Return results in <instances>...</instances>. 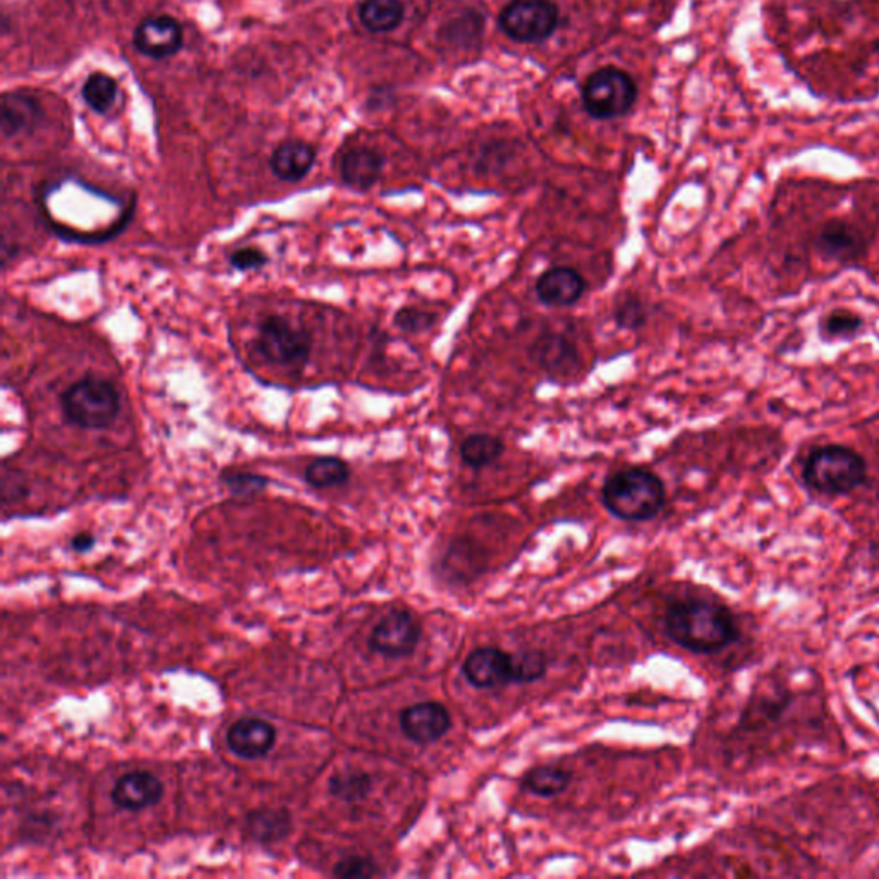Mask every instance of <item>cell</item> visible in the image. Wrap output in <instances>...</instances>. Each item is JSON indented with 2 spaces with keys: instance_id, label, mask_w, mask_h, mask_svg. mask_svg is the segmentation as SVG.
Segmentation results:
<instances>
[{
  "instance_id": "7",
  "label": "cell",
  "mask_w": 879,
  "mask_h": 879,
  "mask_svg": "<svg viewBox=\"0 0 879 879\" xmlns=\"http://www.w3.org/2000/svg\"><path fill=\"white\" fill-rule=\"evenodd\" d=\"M559 26V8L551 0H513L501 14L502 32L520 44L550 39Z\"/></svg>"
},
{
  "instance_id": "19",
  "label": "cell",
  "mask_w": 879,
  "mask_h": 879,
  "mask_svg": "<svg viewBox=\"0 0 879 879\" xmlns=\"http://www.w3.org/2000/svg\"><path fill=\"white\" fill-rule=\"evenodd\" d=\"M42 119V107L23 94H4L0 106V131L6 140L32 131Z\"/></svg>"
},
{
  "instance_id": "31",
  "label": "cell",
  "mask_w": 879,
  "mask_h": 879,
  "mask_svg": "<svg viewBox=\"0 0 879 879\" xmlns=\"http://www.w3.org/2000/svg\"><path fill=\"white\" fill-rule=\"evenodd\" d=\"M222 483L229 492L238 496H253L262 493L268 485V477L246 471H226Z\"/></svg>"
},
{
  "instance_id": "3",
  "label": "cell",
  "mask_w": 879,
  "mask_h": 879,
  "mask_svg": "<svg viewBox=\"0 0 879 879\" xmlns=\"http://www.w3.org/2000/svg\"><path fill=\"white\" fill-rule=\"evenodd\" d=\"M802 480L821 495H848L868 481V462L853 447L820 446L805 458Z\"/></svg>"
},
{
  "instance_id": "8",
  "label": "cell",
  "mask_w": 879,
  "mask_h": 879,
  "mask_svg": "<svg viewBox=\"0 0 879 879\" xmlns=\"http://www.w3.org/2000/svg\"><path fill=\"white\" fill-rule=\"evenodd\" d=\"M421 639V624L407 609H394L378 622L370 636V648L387 658L409 657Z\"/></svg>"
},
{
  "instance_id": "35",
  "label": "cell",
  "mask_w": 879,
  "mask_h": 879,
  "mask_svg": "<svg viewBox=\"0 0 879 879\" xmlns=\"http://www.w3.org/2000/svg\"><path fill=\"white\" fill-rule=\"evenodd\" d=\"M94 545L95 538L94 535H90V532H79V535H76L75 538H73V541H70V547H73V550L75 551L91 550Z\"/></svg>"
},
{
  "instance_id": "30",
  "label": "cell",
  "mask_w": 879,
  "mask_h": 879,
  "mask_svg": "<svg viewBox=\"0 0 879 879\" xmlns=\"http://www.w3.org/2000/svg\"><path fill=\"white\" fill-rule=\"evenodd\" d=\"M437 317L418 306H404L394 315V325L406 336H419L433 329Z\"/></svg>"
},
{
  "instance_id": "22",
  "label": "cell",
  "mask_w": 879,
  "mask_h": 879,
  "mask_svg": "<svg viewBox=\"0 0 879 879\" xmlns=\"http://www.w3.org/2000/svg\"><path fill=\"white\" fill-rule=\"evenodd\" d=\"M505 443L490 433H476L461 443V459L471 470H483L504 455Z\"/></svg>"
},
{
  "instance_id": "16",
  "label": "cell",
  "mask_w": 879,
  "mask_h": 879,
  "mask_svg": "<svg viewBox=\"0 0 879 879\" xmlns=\"http://www.w3.org/2000/svg\"><path fill=\"white\" fill-rule=\"evenodd\" d=\"M164 795V785L157 777L146 771H136L119 778L112 790V801L121 810L141 811L158 804Z\"/></svg>"
},
{
  "instance_id": "17",
  "label": "cell",
  "mask_w": 879,
  "mask_h": 879,
  "mask_svg": "<svg viewBox=\"0 0 879 879\" xmlns=\"http://www.w3.org/2000/svg\"><path fill=\"white\" fill-rule=\"evenodd\" d=\"M385 158L375 150L358 146L340 158V177L349 188L367 191L378 183L384 173Z\"/></svg>"
},
{
  "instance_id": "21",
  "label": "cell",
  "mask_w": 879,
  "mask_h": 879,
  "mask_svg": "<svg viewBox=\"0 0 879 879\" xmlns=\"http://www.w3.org/2000/svg\"><path fill=\"white\" fill-rule=\"evenodd\" d=\"M248 833L262 844L278 842L290 832V816L286 810H259L246 817Z\"/></svg>"
},
{
  "instance_id": "13",
  "label": "cell",
  "mask_w": 879,
  "mask_h": 879,
  "mask_svg": "<svg viewBox=\"0 0 879 879\" xmlns=\"http://www.w3.org/2000/svg\"><path fill=\"white\" fill-rule=\"evenodd\" d=\"M400 728L410 743L430 746L446 737L452 727V716L443 704L427 701L413 704L400 713Z\"/></svg>"
},
{
  "instance_id": "12",
  "label": "cell",
  "mask_w": 879,
  "mask_h": 879,
  "mask_svg": "<svg viewBox=\"0 0 879 879\" xmlns=\"http://www.w3.org/2000/svg\"><path fill=\"white\" fill-rule=\"evenodd\" d=\"M462 675L476 689H498L513 684V657L493 646L471 651L462 663Z\"/></svg>"
},
{
  "instance_id": "9",
  "label": "cell",
  "mask_w": 879,
  "mask_h": 879,
  "mask_svg": "<svg viewBox=\"0 0 879 879\" xmlns=\"http://www.w3.org/2000/svg\"><path fill=\"white\" fill-rule=\"evenodd\" d=\"M813 250L826 262L850 265L866 254V235L848 220H826L814 234Z\"/></svg>"
},
{
  "instance_id": "24",
  "label": "cell",
  "mask_w": 879,
  "mask_h": 879,
  "mask_svg": "<svg viewBox=\"0 0 879 879\" xmlns=\"http://www.w3.org/2000/svg\"><path fill=\"white\" fill-rule=\"evenodd\" d=\"M571 771L560 767H538L524 774L523 789L535 793L538 798H556L571 783Z\"/></svg>"
},
{
  "instance_id": "23",
  "label": "cell",
  "mask_w": 879,
  "mask_h": 879,
  "mask_svg": "<svg viewBox=\"0 0 879 879\" xmlns=\"http://www.w3.org/2000/svg\"><path fill=\"white\" fill-rule=\"evenodd\" d=\"M351 477L348 462L333 455H321L306 468L305 480L314 488H336L348 483Z\"/></svg>"
},
{
  "instance_id": "29",
  "label": "cell",
  "mask_w": 879,
  "mask_h": 879,
  "mask_svg": "<svg viewBox=\"0 0 879 879\" xmlns=\"http://www.w3.org/2000/svg\"><path fill=\"white\" fill-rule=\"evenodd\" d=\"M614 320L618 329L636 332V330L642 329L648 321V309L639 297H622L615 306Z\"/></svg>"
},
{
  "instance_id": "33",
  "label": "cell",
  "mask_w": 879,
  "mask_h": 879,
  "mask_svg": "<svg viewBox=\"0 0 879 879\" xmlns=\"http://www.w3.org/2000/svg\"><path fill=\"white\" fill-rule=\"evenodd\" d=\"M333 875L337 878H373V876H378V866L373 862L372 859H366V857L360 856H352L348 857V859L340 860L339 864L336 866V871Z\"/></svg>"
},
{
  "instance_id": "2",
  "label": "cell",
  "mask_w": 879,
  "mask_h": 879,
  "mask_svg": "<svg viewBox=\"0 0 879 879\" xmlns=\"http://www.w3.org/2000/svg\"><path fill=\"white\" fill-rule=\"evenodd\" d=\"M667 492L663 481L648 470L629 468L606 477L602 502L612 516L627 523H645L660 514Z\"/></svg>"
},
{
  "instance_id": "6",
  "label": "cell",
  "mask_w": 879,
  "mask_h": 879,
  "mask_svg": "<svg viewBox=\"0 0 879 879\" xmlns=\"http://www.w3.org/2000/svg\"><path fill=\"white\" fill-rule=\"evenodd\" d=\"M256 351L277 366L303 367L314 351V337L287 318L271 315L259 325Z\"/></svg>"
},
{
  "instance_id": "4",
  "label": "cell",
  "mask_w": 879,
  "mask_h": 879,
  "mask_svg": "<svg viewBox=\"0 0 879 879\" xmlns=\"http://www.w3.org/2000/svg\"><path fill=\"white\" fill-rule=\"evenodd\" d=\"M66 421L81 430H107L121 410V395L109 380L87 375L61 395Z\"/></svg>"
},
{
  "instance_id": "34",
  "label": "cell",
  "mask_w": 879,
  "mask_h": 879,
  "mask_svg": "<svg viewBox=\"0 0 879 879\" xmlns=\"http://www.w3.org/2000/svg\"><path fill=\"white\" fill-rule=\"evenodd\" d=\"M229 262L239 272L260 271L268 263V256H266L265 251L259 250V248L246 246L235 250L229 256Z\"/></svg>"
},
{
  "instance_id": "26",
  "label": "cell",
  "mask_w": 879,
  "mask_h": 879,
  "mask_svg": "<svg viewBox=\"0 0 879 879\" xmlns=\"http://www.w3.org/2000/svg\"><path fill=\"white\" fill-rule=\"evenodd\" d=\"M864 320L853 309H833L820 323L821 336L829 339H850L862 330Z\"/></svg>"
},
{
  "instance_id": "28",
  "label": "cell",
  "mask_w": 879,
  "mask_h": 879,
  "mask_svg": "<svg viewBox=\"0 0 879 879\" xmlns=\"http://www.w3.org/2000/svg\"><path fill=\"white\" fill-rule=\"evenodd\" d=\"M547 673V657L541 651H523L513 657V684H531Z\"/></svg>"
},
{
  "instance_id": "1",
  "label": "cell",
  "mask_w": 879,
  "mask_h": 879,
  "mask_svg": "<svg viewBox=\"0 0 879 879\" xmlns=\"http://www.w3.org/2000/svg\"><path fill=\"white\" fill-rule=\"evenodd\" d=\"M664 630L680 648L701 655L718 653L739 639V626L730 609L700 598L670 605Z\"/></svg>"
},
{
  "instance_id": "10",
  "label": "cell",
  "mask_w": 879,
  "mask_h": 879,
  "mask_svg": "<svg viewBox=\"0 0 879 879\" xmlns=\"http://www.w3.org/2000/svg\"><path fill=\"white\" fill-rule=\"evenodd\" d=\"M529 358L550 378H571L581 367L578 345L562 333H541L529 348Z\"/></svg>"
},
{
  "instance_id": "5",
  "label": "cell",
  "mask_w": 879,
  "mask_h": 879,
  "mask_svg": "<svg viewBox=\"0 0 879 879\" xmlns=\"http://www.w3.org/2000/svg\"><path fill=\"white\" fill-rule=\"evenodd\" d=\"M637 88L626 70L602 67L594 70L583 87V103L587 113L600 121L622 118L636 103Z\"/></svg>"
},
{
  "instance_id": "32",
  "label": "cell",
  "mask_w": 879,
  "mask_h": 879,
  "mask_svg": "<svg viewBox=\"0 0 879 879\" xmlns=\"http://www.w3.org/2000/svg\"><path fill=\"white\" fill-rule=\"evenodd\" d=\"M481 26H483L481 18L477 17L476 12L474 14L470 12L468 17L458 18L449 26H446L447 39L452 44H473V40H476L481 33Z\"/></svg>"
},
{
  "instance_id": "20",
  "label": "cell",
  "mask_w": 879,
  "mask_h": 879,
  "mask_svg": "<svg viewBox=\"0 0 879 879\" xmlns=\"http://www.w3.org/2000/svg\"><path fill=\"white\" fill-rule=\"evenodd\" d=\"M361 24L372 33H388L404 20L400 0H364L360 6Z\"/></svg>"
},
{
  "instance_id": "15",
  "label": "cell",
  "mask_w": 879,
  "mask_h": 879,
  "mask_svg": "<svg viewBox=\"0 0 879 879\" xmlns=\"http://www.w3.org/2000/svg\"><path fill=\"white\" fill-rule=\"evenodd\" d=\"M275 737L274 725L265 719L243 718L227 732V744L239 758L259 759L274 747Z\"/></svg>"
},
{
  "instance_id": "25",
  "label": "cell",
  "mask_w": 879,
  "mask_h": 879,
  "mask_svg": "<svg viewBox=\"0 0 879 879\" xmlns=\"http://www.w3.org/2000/svg\"><path fill=\"white\" fill-rule=\"evenodd\" d=\"M118 81L106 73H94L83 85V100L97 113H107L118 98Z\"/></svg>"
},
{
  "instance_id": "27",
  "label": "cell",
  "mask_w": 879,
  "mask_h": 879,
  "mask_svg": "<svg viewBox=\"0 0 879 879\" xmlns=\"http://www.w3.org/2000/svg\"><path fill=\"white\" fill-rule=\"evenodd\" d=\"M329 789L333 798L342 799L344 802L363 801L367 793L372 792V778L360 771L339 773L330 780Z\"/></svg>"
},
{
  "instance_id": "11",
  "label": "cell",
  "mask_w": 879,
  "mask_h": 879,
  "mask_svg": "<svg viewBox=\"0 0 879 879\" xmlns=\"http://www.w3.org/2000/svg\"><path fill=\"white\" fill-rule=\"evenodd\" d=\"M133 42L136 51L150 59H168L183 48V24L167 14L146 18L134 30Z\"/></svg>"
},
{
  "instance_id": "18",
  "label": "cell",
  "mask_w": 879,
  "mask_h": 879,
  "mask_svg": "<svg viewBox=\"0 0 879 879\" xmlns=\"http://www.w3.org/2000/svg\"><path fill=\"white\" fill-rule=\"evenodd\" d=\"M317 161V150L301 140H287L274 150L271 168L284 183H299L308 176Z\"/></svg>"
},
{
  "instance_id": "14",
  "label": "cell",
  "mask_w": 879,
  "mask_h": 879,
  "mask_svg": "<svg viewBox=\"0 0 879 879\" xmlns=\"http://www.w3.org/2000/svg\"><path fill=\"white\" fill-rule=\"evenodd\" d=\"M586 278L571 266H551L536 281V296L548 308H571L586 293Z\"/></svg>"
}]
</instances>
